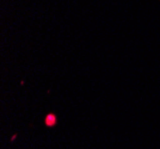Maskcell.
Instances as JSON below:
<instances>
[{"mask_svg": "<svg viewBox=\"0 0 160 149\" xmlns=\"http://www.w3.org/2000/svg\"><path fill=\"white\" fill-rule=\"evenodd\" d=\"M44 122H46V125H48V127H54L56 124V116L54 115V113H49L46 117Z\"/></svg>", "mask_w": 160, "mask_h": 149, "instance_id": "obj_1", "label": "cell"}]
</instances>
